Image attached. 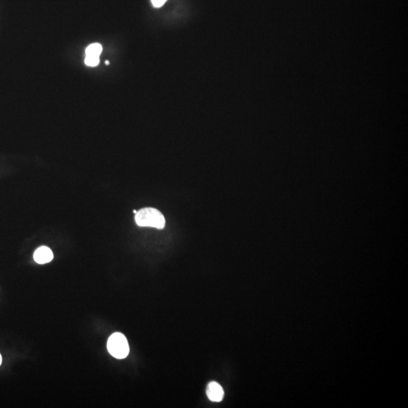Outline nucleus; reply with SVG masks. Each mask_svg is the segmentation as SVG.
<instances>
[{
  "label": "nucleus",
  "mask_w": 408,
  "mask_h": 408,
  "mask_svg": "<svg viewBox=\"0 0 408 408\" xmlns=\"http://www.w3.org/2000/svg\"><path fill=\"white\" fill-rule=\"evenodd\" d=\"M135 222L138 226L152 227L162 229L165 226V218L159 210L154 208L142 209L135 214Z\"/></svg>",
  "instance_id": "obj_1"
},
{
  "label": "nucleus",
  "mask_w": 408,
  "mask_h": 408,
  "mask_svg": "<svg viewBox=\"0 0 408 408\" xmlns=\"http://www.w3.org/2000/svg\"><path fill=\"white\" fill-rule=\"evenodd\" d=\"M107 347L109 353L117 359H124L129 353L128 341L120 333H114L109 337Z\"/></svg>",
  "instance_id": "obj_2"
},
{
  "label": "nucleus",
  "mask_w": 408,
  "mask_h": 408,
  "mask_svg": "<svg viewBox=\"0 0 408 408\" xmlns=\"http://www.w3.org/2000/svg\"><path fill=\"white\" fill-rule=\"evenodd\" d=\"M207 395L212 402H222L224 398V390L216 382H211L207 387Z\"/></svg>",
  "instance_id": "obj_3"
},
{
  "label": "nucleus",
  "mask_w": 408,
  "mask_h": 408,
  "mask_svg": "<svg viewBox=\"0 0 408 408\" xmlns=\"http://www.w3.org/2000/svg\"><path fill=\"white\" fill-rule=\"evenodd\" d=\"M53 258V253L47 247H40L36 250L34 254V260L38 264L48 263L50 262Z\"/></svg>",
  "instance_id": "obj_4"
},
{
  "label": "nucleus",
  "mask_w": 408,
  "mask_h": 408,
  "mask_svg": "<svg viewBox=\"0 0 408 408\" xmlns=\"http://www.w3.org/2000/svg\"><path fill=\"white\" fill-rule=\"evenodd\" d=\"M102 52V46L99 43L91 44L88 45L86 50V57H95V58H99Z\"/></svg>",
  "instance_id": "obj_5"
},
{
  "label": "nucleus",
  "mask_w": 408,
  "mask_h": 408,
  "mask_svg": "<svg viewBox=\"0 0 408 408\" xmlns=\"http://www.w3.org/2000/svg\"><path fill=\"white\" fill-rule=\"evenodd\" d=\"M100 62L99 58H95V57H86L85 64L88 66V67H96L99 65Z\"/></svg>",
  "instance_id": "obj_6"
},
{
  "label": "nucleus",
  "mask_w": 408,
  "mask_h": 408,
  "mask_svg": "<svg viewBox=\"0 0 408 408\" xmlns=\"http://www.w3.org/2000/svg\"><path fill=\"white\" fill-rule=\"evenodd\" d=\"M167 1V0H151V2L153 6L156 7V8H160V7L163 6Z\"/></svg>",
  "instance_id": "obj_7"
},
{
  "label": "nucleus",
  "mask_w": 408,
  "mask_h": 408,
  "mask_svg": "<svg viewBox=\"0 0 408 408\" xmlns=\"http://www.w3.org/2000/svg\"><path fill=\"white\" fill-rule=\"evenodd\" d=\"M1 364H2V356L0 355V365H1Z\"/></svg>",
  "instance_id": "obj_8"
},
{
  "label": "nucleus",
  "mask_w": 408,
  "mask_h": 408,
  "mask_svg": "<svg viewBox=\"0 0 408 408\" xmlns=\"http://www.w3.org/2000/svg\"><path fill=\"white\" fill-rule=\"evenodd\" d=\"M105 64H107V65H109V62H108V61H106V62H105Z\"/></svg>",
  "instance_id": "obj_9"
},
{
  "label": "nucleus",
  "mask_w": 408,
  "mask_h": 408,
  "mask_svg": "<svg viewBox=\"0 0 408 408\" xmlns=\"http://www.w3.org/2000/svg\"><path fill=\"white\" fill-rule=\"evenodd\" d=\"M133 213H134V214H137L136 210H134Z\"/></svg>",
  "instance_id": "obj_10"
}]
</instances>
